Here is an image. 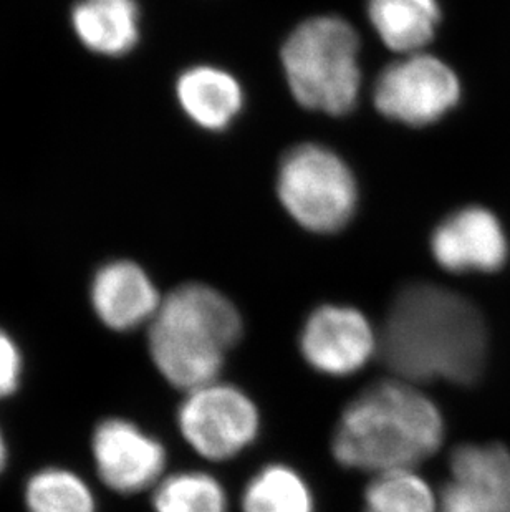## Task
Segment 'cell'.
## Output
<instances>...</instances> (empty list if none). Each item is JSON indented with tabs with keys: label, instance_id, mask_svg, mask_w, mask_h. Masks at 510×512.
<instances>
[{
	"label": "cell",
	"instance_id": "44dd1931",
	"mask_svg": "<svg viewBox=\"0 0 510 512\" xmlns=\"http://www.w3.org/2000/svg\"><path fill=\"white\" fill-rule=\"evenodd\" d=\"M5 463H7V446H5L4 436L0 433V473L5 468Z\"/></svg>",
	"mask_w": 510,
	"mask_h": 512
},
{
	"label": "cell",
	"instance_id": "52a82bcc",
	"mask_svg": "<svg viewBox=\"0 0 510 512\" xmlns=\"http://www.w3.org/2000/svg\"><path fill=\"white\" fill-rule=\"evenodd\" d=\"M178 421L189 445L212 461L241 453L259 431V413L249 397L217 382L189 392L179 408Z\"/></svg>",
	"mask_w": 510,
	"mask_h": 512
},
{
	"label": "cell",
	"instance_id": "5bb4252c",
	"mask_svg": "<svg viewBox=\"0 0 510 512\" xmlns=\"http://www.w3.org/2000/svg\"><path fill=\"white\" fill-rule=\"evenodd\" d=\"M178 100L186 115L206 130H226L244 103L236 78L221 68H189L179 77Z\"/></svg>",
	"mask_w": 510,
	"mask_h": 512
},
{
	"label": "cell",
	"instance_id": "9c48e42d",
	"mask_svg": "<svg viewBox=\"0 0 510 512\" xmlns=\"http://www.w3.org/2000/svg\"><path fill=\"white\" fill-rule=\"evenodd\" d=\"M438 512H510V453L501 445H462L449 458Z\"/></svg>",
	"mask_w": 510,
	"mask_h": 512
},
{
	"label": "cell",
	"instance_id": "8992f818",
	"mask_svg": "<svg viewBox=\"0 0 510 512\" xmlns=\"http://www.w3.org/2000/svg\"><path fill=\"white\" fill-rule=\"evenodd\" d=\"M461 83L451 68L428 54H409L381 72L373 88L378 112L406 125H431L459 103Z\"/></svg>",
	"mask_w": 510,
	"mask_h": 512
},
{
	"label": "cell",
	"instance_id": "ac0fdd59",
	"mask_svg": "<svg viewBox=\"0 0 510 512\" xmlns=\"http://www.w3.org/2000/svg\"><path fill=\"white\" fill-rule=\"evenodd\" d=\"M30 512H95V498L83 479L67 469H42L25 486Z\"/></svg>",
	"mask_w": 510,
	"mask_h": 512
},
{
	"label": "cell",
	"instance_id": "4fadbf2b",
	"mask_svg": "<svg viewBox=\"0 0 510 512\" xmlns=\"http://www.w3.org/2000/svg\"><path fill=\"white\" fill-rule=\"evenodd\" d=\"M75 34L95 54L120 57L140 40L136 0H80L72 12Z\"/></svg>",
	"mask_w": 510,
	"mask_h": 512
},
{
	"label": "cell",
	"instance_id": "30bf717a",
	"mask_svg": "<svg viewBox=\"0 0 510 512\" xmlns=\"http://www.w3.org/2000/svg\"><path fill=\"white\" fill-rule=\"evenodd\" d=\"M431 251L439 266L454 274L496 272L509 259V239L496 214L467 206L434 229Z\"/></svg>",
	"mask_w": 510,
	"mask_h": 512
},
{
	"label": "cell",
	"instance_id": "2e32d148",
	"mask_svg": "<svg viewBox=\"0 0 510 512\" xmlns=\"http://www.w3.org/2000/svg\"><path fill=\"white\" fill-rule=\"evenodd\" d=\"M244 512H313V499L294 469L274 464L255 474L242 498Z\"/></svg>",
	"mask_w": 510,
	"mask_h": 512
},
{
	"label": "cell",
	"instance_id": "277c9868",
	"mask_svg": "<svg viewBox=\"0 0 510 512\" xmlns=\"http://www.w3.org/2000/svg\"><path fill=\"white\" fill-rule=\"evenodd\" d=\"M360 39L347 20L322 15L305 20L282 47V63L295 100L315 112L347 115L358 102Z\"/></svg>",
	"mask_w": 510,
	"mask_h": 512
},
{
	"label": "cell",
	"instance_id": "ba28073f",
	"mask_svg": "<svg viewBox=\"0 0 510 512\" xmlns=\"http://www.w3.org/2000/svg\"><path fill=\"white\" fill-rule=\"evenodd\" d=\"M300 348L318 372L347 377L365 367L378 352V337L357 309L323 305L305 322Z\"/></svg>",
	"mask_w": 510,
	"mask_h": 512
},
{
	"label": "cell",
	"instance_id": "9a60e30c",
	"mask_svg": "<svg viewBox=\"0 0 510 512\" xmlns=\"http://www.w3.org/2000/svg\"><path fill=\"white\" fill-rule=\"evenodd\" d=\"M368 17L388 49L418 54L441 20L438 0H368Z\"/></svg>",
	"mask_w": 510,
	"mask_h": 512
},
{
	"label": "cell",
	"instance_id": "8fae6325",
	"mask_svg": "<svg viewBox=\"0 0 510 512\" xmlns=\"http://www.w3.org/2000/svg\"><path fill=\"white\" fill-rule=\"evenodd\" d=\"M93 458L103 483L116 493H140L163 473L166 451L131 421L110 418L97 426Z\"/></svg>",
	"mask_w": 510,
	"mask_h": 512
},
{
	"label": "cell",
	"instance_id": "7c38bea8",
	"mask_svg": "<svg viewBox=\"0 0 510 512\" xmlns=\"http://www.w3.org/2000/svg\"><path fill=\"white\" fill-rule=\"evenodd\" d=\"M92 305L103 324L128 332L151 322L161 299L150 277L130 261L108 262L92 282Z\"/></svg>",
	"mask_w": 510,
	"mask_h": 512
},
{
	"label": "cell",
	"instance_id": "ffe728a7",
	"mask_svg": "<svg viewBox=\"0 0 510 512\" xmlns=\"http://www.w3.org/2000/svg\"><path fill=\"white\" fill-rule=\"evenodd\" d=\"M22 375V355L14 340L0 329V398L17 392Z\"/></svg>",
	"mask_w": 510,
	"mask_h": 512
},
{
	"label": "cell",
	"instance_id": "d6986e66",
	"mask_svg": "<svg viewBox=\"0 0 510 512\" xmlns=\"http://www.w3.org/2000/svg\"><path fill=\"white\" fill-rule=\"evenodd\" d=\"M153 503L156 512H227L224 489L204 473L169 476L158 484Z\"/></svg>",
	"mask_w": 510,
	"mask_h": 512
},
{
	"label": "cell",
	"instance_id": "5b68a950",
	"mask_svg": "<svg viewBox=\"0 0 510 512\" xmlns=\"http://www.w3.org/2000/svg\"><path fill=\"white\" fill-rule=\"evenodd\" d=\"M277 193L287 213L313 232L345 228L357 209V181L347 163L325 146H295L282 158Z\"/></svg>",
	"mask_w": 510,
	"mask_h": 512
},
{
	"label": "cell",
	"instance_id": "7a4b0ae2",
	"mask_svg": "<svg viewBox=\"0 0 510 512\" xmlns=\"http://www.w3.org/2000/svg\"><path fill=\"white\" fill-rule=\"evenodd\" d=\"M444 438L438 406L401 378L366 388L343 411L332 451L347 468L381 474L414 469Z\"/></svg>",
	"mask_w": 510,
	"mask_h": 512
},
{
	"label": "cell",
	"instance_id": "3957f363",
	"mask_svg": "<svg viewBox=\"0 0 510 512\" xmlns=\"http://www.w3.org/2000/svg\"><path fill=\"white\" fill-rule=\"evenodd\" d=\"M241 335V315L226 295L204 284H184L161 300L148 345L161 375L193 392L216 382Z\"/></svg>",
	"mask_w": 510,
	"mask_h": 512
},
{
	"label": "cell",
	"instance_id": "e0dca14e",
	"mask_svg": "<svg viewBox=\"0 0 510 512\" xmlns=\"http://www.w3.org/2000/svg\"><path fill=\"white\" fill-rule=\"evenodd\" d=\"M365 512H438V499L414 469L390 471L371 479Z\"/></svg>",
	"mask_w": 510,
	"mask_h": 512
},
{
	"label": "cell",
	"instance_id": "6da1fadb",
	"mask_svg": "<svg viewBox=\"0 0 510 512\" xmlns=\"http://www.w3.org/2000/svg\"><path fill=\"white\" fill-rule=\"evenodd\" d=\"M484 317L464 295L439 285H406L391 304L378 353L396 378L472 385L487 360Z\"/></svg>",
	"mask_w": 510,
	"mask_h": 512
}]
</instances>
